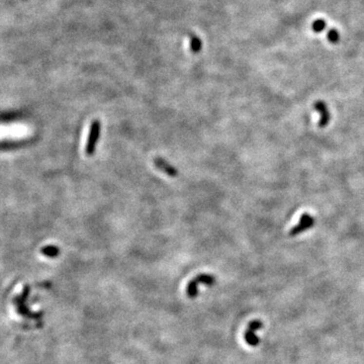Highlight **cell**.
Listing matches in <instances>:
<instances>
[{"mask_svg": "<svg viewBox=\"0 0 364 364\" xmlns=\"http://www.w3.org/2000/svg\"><path fill=\"white\" fill-rule=\"evenodd\" d=\"M327 38L329 39V42L332 43V44H338L339 40H340V35H339V32L337 31L336 29H331L329 32H328V35H327Z\"/></svg>", "mask_w": 364, "mask_h": 364, "instance_id": "10", "label": "cell"}, {"mask_svg": "<svg viewBox=\"0 0 364 364\" xmlns=\"http://www.w3.org/2000/svg\"><path fill=\"white\" fill-rule=\"evenodd\" d=\"M100 130H101L100 121L98 119H94L90 126V132L88 134V139H87V143L85 147V153L87 156H92L94 152H96V144L100 136Z\"/></svg>", "mask_w": 364, "mask_h": 364, "instance_id": "2", "label": "cell"}, {"mask_svg": "<svg viewBox=\"0 0 364 364\" xmlns=\"http://www.w3.org/2000/svg\"><path fill=\"white\" fill-rule=\"evenodd\" d=\"M29 294H30V287L29 286H25L23 290H22V293L19 296H17V298L15 299V305L17 307V311L19 314L22 315V316H25V317H29V318H38L40 316V314H36V313H32L30 309L28 308V307H26V301H28V298H29Z\"/></svg>", "mask_w": 364, "mask_h": 364, "instance_id": "3", "label": "cell"}, {"mask_svg": "<svg viewBox=\"0 0 364 364\" xmlns=\"http://www.w3.org/2000/svg\"><path fill=\"white\" fill-rule=\"evenodd\" d=\"M262 328H263V323L259 320H254V321L249 323L248 328L246 329L245 335H244L245 341L248 345H250L252 347H255V346H257L259 344L260 338L257 335H256L255 332L262 329Z\"/></svg>", "mask_w": 364, "mask_h": 364, "instance_id": "5", "label": "cell"}, {"mask_svg": "<svg viewBox=\"0 0 364 364\" xmlns=\"http://www.w3.org/2000/svg\"><path fill=\"white\" fill-rule=\"evenodd\" d=\"M315 223H316V220L312 214L303 213L301 219H300V222L291 229V230L288 233V235L290 237H295L298 235H301L302 233L309 230V229H312L314 227Z\"/></svg>", "mask_w": 364, "mask_h": 364, "instance_id": "4", "label": "cell"}, {"mask_svg": "<svg viewBox=\"0 0 364 364\" xmlns=\"http://www.w3.org/2000/svg\"><path fill=\"white\" fill-rule=\"evenodd\" d=\"M40 253H42L45 256H47V257L54 258V257H57V256L60 254V249L57 246L49 245V246H45V247L40 249Z\"/></svg>", "mask_w": 364, "mask_h": 364, "instance_id": "8", "label": "cell"}, {"mask_svg": "<svg viewBox=\"0 0 364 364\" xmlns=\"http://www.w3.org/2000/svg\"><path fill=\"white\" fill-rule=\"evenodd\" d=\"M215 282V277L211 274L208 273H201L196 275L193 279H192L188 283L187 288H186V293L187 296L191 299H194L198 294V286L199 285H206L208 287H211L214 285Z\"/></svg>", "mask_w": 364, "mask_h": 364, "instance_id": "1", "label": "cell"}, {"mask_svg": "<svg viewBox=\"0 0 364 364\" xmlns=\"http://www.w3.org/2000/svg\"><path fill=\"white\" fill-rule=\"evenodd\" d=\"M326 26H327V22H326L325 20H324V19H317V20H315V21L313 22V24H312V29H313V31H314L315 33L320 34V33H322L323 31H325V30H326Z\"/></svg>", "mask_w": 364, "mask_h": 364, "instance_id": "9", "label": "cell"}, {"mask_svg": "<svg viewBox=\"0 0 364 364\" xmlns=\"http://www.w3.org/2000/svg\"><path fill=\"white\" fill-rule=\"evenodd\" d=\"M154 164H155V166H156L159 170L163 171L165 174L169 175V176H171V177L177 176V174H178L177 169L175 168L174 166H172L171 164H169L168 162H167L165 159L160 158V157H157V158L154 159Z\"/></svg>", "mask_w": 364, "mask_h": 364, "instance_id": "7", "label": "cell"}, {"mask_svg": "<svg viewBox=\"0 0 364 364\" xmlns=\"http://www.w3.org/2000/svg\"><path fill=\"white\" fill-rule=\"evenodd\" d=\"M314 107H315V110L317 112L320 113V115H321V118H320V121H319V127L320 128L327 127L330 123V119H331V115H330V112L328 110L327 104L324 101L320 100V101H317L314 104Z\"/></svg>", "mask_w": 364, "mask_h": 364, "instance_id": "6", "label": "cell"}]
</instances>
